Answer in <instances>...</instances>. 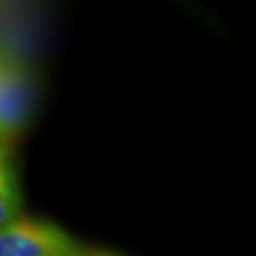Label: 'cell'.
<instances>
[{"instance_id": "6da1fadb", "label": "cell", "mask_w": 256, "mask_h": 256, "mask_svg": "<svg viewBox=\"0 0 256 256\" xmlns=\"http://www.w3.org/2000/svg\"><path fill=\"white\" fill-rule=\"evenodd\" d=\"M0 256H90L60 224L18 216L0 228Z\"/></svg>"}, {"instance_id": "7a4b0ae2", "label": "cell", "mask_w": 256, "mask_h": 256, "mask_svg": "<svg viewBox=\"0 0 256 256\" xmlns=\"http://www.w3.org/2000/svg\"><path fill=\"white\" fill-rule=\"evenodd\" d=\"M36 107V79L26 60L0 52V141L9 143L30 124Z\"/></svg>"}, {"instance_id": "3957f363", "label": "cell", "mask_w": 256, "mask_h": 256, "mask_svg": "<svg viewBox=\"0 0 256 256\" xmlns=\"http://www.w3.org/2000/svg\"><path fill=\"white\" fill-rule=\"evenodd\" d=\"M22 216L20 178L13 164L9 146L0 141V228Z\"/></svg>"}]
</instances>
